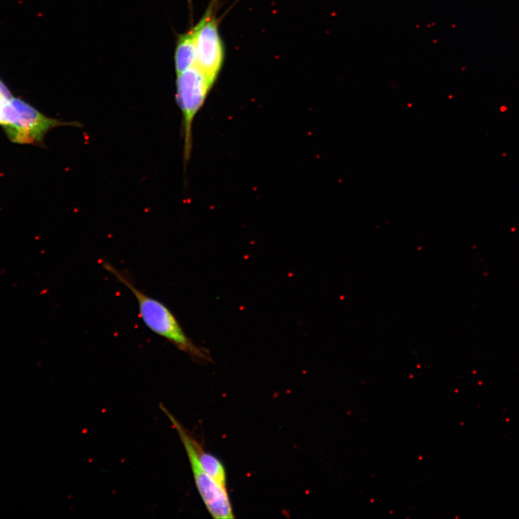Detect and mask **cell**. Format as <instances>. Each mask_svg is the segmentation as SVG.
I'll return each instance as SVG.
<instances>
[{"mask_svg": "<svg viewBox=\"0 0 519 519\" xmlns=\"http://www.w3.org/2000/svg\"><path fill=\"white\" fill-rule=\"evenodd\" d=\"M161 409L175 428L185 447L197 490L209 513L215 519L235 518L226 487L219 484L202 468L196 448L197 440L163 405Z\"/></svg>", "mask_w": 519, "mask_h": 519, "instance_id": "cell-3", "label": "cell"}, {"mask_svg": "<svg viewBox=\"0 0 519 519\" xmlns=\"http://www.w3.org/2000/svg\"><path fill=\"white\" fill-rule=\"evenodd\" d=\"M2 99H2L1 97H0V102H1V100H2Z\"/></svg>", "mask_w": 519, "mask_h": 519, "instance_id": "cell-9", "label": "cell"}, {"mask_svg": "<svg viewBox=\"0 0 519 519\" xmlns=\"http://www.w3.org/2000/svg\"><path fill=\"white\" fill-rule=\"evenodd\" d=\"M197 30L196 26L179 37L175 53L177 74L197 65Z\"/></svg>", "mask_w": 519, "mask_h": 519, "instance_id": "cell-6", "label": "cell"}, {"mask_svg": "<svg viewBox=\"0 0 519 519\" xmlns=\"http://www.w3.org/2000/svg\"><path fill=\"white\" fill-rule=\"evenodd\" d=\"M103 266L135 297L140 317L147 328L197 361L211 360L208 353L195 345L186 335L179 321L168 306L141 291L126 272L120 270L106 261L104 262Z\"/></svg>", "mask_w": 519, "mask_h": 519, "instance_id": "cell-1", "label": "cell"}, {"mask_svg": "<svg viewBox=\"0 0 519 519\" xmlns=\"http://www.w3.org/2000/svg\"><path fill=\"white\" fill-rule=\"evenodd\" d=\"M215 3L211 5L197 24V65L214 83L216 82L224 62V47L215 11Z\"/></svg>", "mask_w": 519, "mask_h": 519, "instance_id": "cell-5", "label": "cell"}, {"mask_svg": "<svg viewBox=\"0 0 519 519\" xmlns=\"http://www.w3.org/2000/svg\"><path fill=\"white\" fill-rule=\"evenodd\" d=\"M215 83L197 65L177 74L176 100L181 110L184 129V161L191 154L192 126Z\"/></svg>", "mask_w": 519, "mask_h": 519, "instance_id": "cell-4", "label": "cell"}, {"mask_svg": "<svg viewBox=\"0 0 519 519\" xmlns=\"http://www.w3.org/2000/svg\"><path fill=\"white\" fill-rule=\"evenodd\" d=\"M196 448L200 463L204 470L221 486H226V474L221 461L214 455L203 449L199 442L196 441Z\"/></svg>", "mask_w": 519, "mask_h": 519, "instance_id": "cell-7", "label": "cell"}, {"mask_svg": "<svg viewBox=\"0 0 519 519\" xmlns=\"http://www.w3.org/2000/svg\"><path fill=\"white\" fill-rule=\"evenodd\" d=\"M80 126L49 118L19 98L3 99L0 102V126L10 142L18 145H44L51 130L63 126Z\"/></svg>", "mask_w": 519, "mask_h": 519, "instance_id": "cell-2", "label": "cell"}, {"mask_svg": "<svg viewBox=\"0 0 519 519\" xmlns=\"http://www.w3.org/2000/svg\"><path fill=\"white\" fill-rule=\"evenodd\" d=\"M0 97L7 100H10L12 98H13V95L11 93L10 90L5 85L1 79H0Z\"/></svg>", "mask_w": 519, "mask_h": 519, "instance_id": "cell-8", "label": "cell"}]
</instances>
